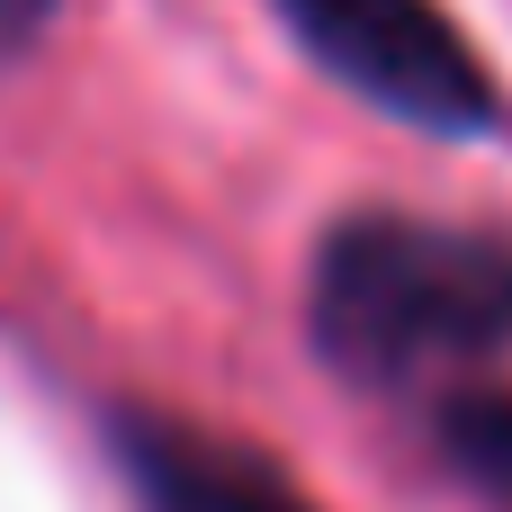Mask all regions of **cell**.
Segmentation results:
<instances>
[{
	"instance_id": "obj_4",
	"label": "cell",
	"mask_w": 512,
	"mask_h": 512,
	"mask_svg": "<svg viewBox=\"0 0 512 512\" xmlns=\"http://www.w3.org/2000/svg\"><path fill=\"white\" fill-rule=\"evenodd\" d=\"M432 441L477 495L512 504V396H450L432 414Z\"/></svg>"
},
{
	"instance_id": "obj_1",
	"label": "cell",
	"mask_w": 512,
	"mask_h": 512,
	"mask_svg": "<svg viewBox=\"0 0 512 512\" xmlns=\"http://www.w3.org/2000/svg\"><path fill=\"white\" fill-rule=\"evenodd\" d=\"M306 342L342 387L405 396L512 351V234L414 207L324 225L306 261Z\"/></svg>"
},
{
	"instance_id": "obj_2",
	"label": "cell",
	"mask_w": 512,
	"mask_h": 512,
	"mask_svg": "<svg viewBox=\"0 0 512 512\" xmlns=\"http://www.w3.org/2000/svg\"><path fill=\"white\" fill-rule=\"evenodd\" d=\"M270 9L306 45V63L351 99H369L378 117L432 144H477L504 126V90L441 0H270Z\"/></svg>"
},
{
	"instance_id": "obj_5",
	"label": "cell",
	"mask_w": 512,
	"mask_h": 512,
	"mask_svg": "<svg viewBox=\"0 0 512 512\" xmlns=\"http://www.w3.org/2000/svg\"><path fill=\"white\" fill-rule=\"evenodd\" d=\"M45 18H54V0H0V63H18L45 36Z\"/></svg>"
},
{
	"instance_id": "obj_3",
	"label": "cell",
	"mask_w": 512,
	"mask_h": 512,
	"mask_svg": "<svg viewBox=\"0 0 512 512\" xmlns=\"http://www.w3.org/2000/svg\"><path fill=\"white\" fill-rule=\"evenodd\" d=\"M117 468L135 512H315L279 459L180 414H117Z\"/></svg>"
}]
</instances>
